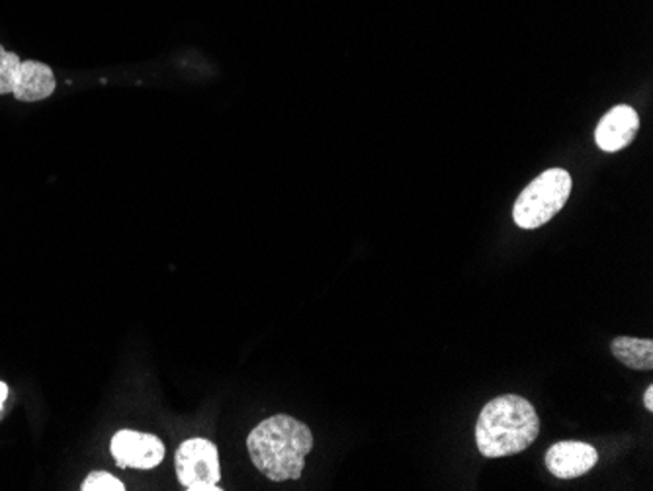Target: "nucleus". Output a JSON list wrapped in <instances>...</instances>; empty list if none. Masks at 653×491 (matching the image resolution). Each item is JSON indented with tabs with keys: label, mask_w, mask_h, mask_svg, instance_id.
I'll list each match as a JSON object with an SVG mask.
<instances>
[{
	"label": "nucleus",
	"mask_w": 653,
	"mask_h": 491,
	"mask_svg": "<svg viewBox=\"0 0 653 491\" xmlns=\"http://www.w3.org/2000/svg\"><path fill=\"white\" fill-rule=\"evenodd\" d=\"M247 448L253 465L268 480H300L306 457L313 450V435L306 423L290 415H275L250 431Z\"/></svg>",
	"instance_id": "obj_1"
},
{
	"label": "nucleus",
	"mask_w": 653,
	"mask_h": 491,
	"mask_svg": "<svg viewBox=\"0 0 653 491\" xmlns=\"http://www.w3.org/2000/svg\"><path fill=\"white\" fill-rule=\"evenodd\" d=\"M540 435V419L523 396L507 394L491 399L475 425L478 450L485 458H505L525 452Z\"/></svg>",
	"instance_id": "obj_2"
},
{
	"label": "nucleus",
	"mask_w": 653,
	"mask_h": 491,
	"mask_svg": "<svg viewBox=\"0 0 653 491\" xmlns=\"http://www.w3.org/2000/svg\"><path fill=\"white\" fill-rule=\"evenodd\" d=\"M574 189L571 174L564 169H550L536 177L516 199L513 220L523 230H536L548 224L568 204Z\"/></svg>",
	"instance_id": "obj_3"
},
{
	"label": "nucleus",
	"mask_w": 653,
	"mask_h": 491,
	"mask_svg": "<svg viewBox=\"0 0 653 491\" xmlns=\"http://www.w3.org/2000/svg\"><path fill=\"white\" fill-rule=\"evenodd\" d=\"M55 90L52 67L40 61H22L0 45V95H14L20 103L45 100Z\"/></svg>",
	"instance_id": "obj_4"
},
{
	"label": "nucleus",
	"mask_w": 653,
	"mask_h": 491,
	"mask_svg": "<svg viewBox=\"0 0 653 491\" xmlns=\"http://www.w3.org/2000/svg\"><path fill=\"white\" fill-rule=\"evenodd\" d=\"M176 478L189 491H220V452L212 440L189 439L174 455Z\"/></svg>",
	"instance_id": "obj_5"
},
{
	"label": "nucleus",
	"mask_w": 653,
	"mask_h": 491,
	"mask_svg": "<svg viewBox=\"0 0 653 491\" xmlns=\"http://www.w3.org/2000/svg\"><path fill=\"white\" fill-rule=\"evenodd\" d=\"M114 460L120 468H136V470H151L163 462V440L139 431H118L110 442Z\"/></svg>",
	"instance_id": "obj_6"
},
{
	"label": "nucleus",
	"mask_w": 653,
	"mask_h": 491,
	"mask_svg": "<svg viewBox=\"0 0 653 491\" xmlns=\"http://www.w3.org/2000/svg\"><path fill=\"white\" fill-rule=\"evenodd\" d=\"M599 462V452L595 447L581 440H561L548 448L546 468L559 480H574L591 472Z\"/></svg>",
	"instance_id": "obj_7"
},
{
	"label": "nucleus",
	"mask_w": 653,
	"mask_h": 491,
	"mask_svg": "<svg viewBox=\"0 0 653 491\" xmlns=\"http://www.w3.org/2000/svg\"><path fill=\"white\" fill-rule=\"evenodd\" d=\"M640 130V116L632 106H617L604 114L595 130V141L607 153H617L630 146Z\"/></svg>",
	"instance_id": "obj_8"
},
{
	"label": "nucleus",
	"mask_w": 653,
	"mask_h": 491,
	"mask_svg": "<svg viewBox=\"0 0 653 491\" xmlns=\"http://www.w3.org/2000/svg\"><path fill=\"white\" fill-rule=\"evenodd\" d=\"M612 354L632 371H652L653 341L636 337H617L611 343Z\"/></svg>",
	"instance_id": "obj_9"
},
{
	"label": "nucleus",
	"mask_w": 653,
	"mask_h": 491,
	"mask_svg": "<svg viewBox=\"0 0 653 491\" xmlns=\"http://www.w3.org/2000/svg\"><path fill=\"white\" fill-rule=\"evenodd\" d=\"M83 491H126V485L114 478L108 472H90L85 482H83Z\"/></svg>",
	"instance_id": "obj_10"
},
{
	"label": "nucleus",
	"mask_w": 653,
	"mask_h": 491,
	"mask_svg": "<svg viewBox=\"0 0 653 491\" xmlns=\"http://www.w3.org/2000/svg\"><path fill=\"white\" fill-rule=\"evenodd\" d=\"M644 405L647 412H653V386H647V389H645Z\"/></svg>",
	"instance_id": "obj_11"
},
{
	"label": "nucleus",
	"mask_w": 653,
	"mask_h": 491,
	"mask_svg": "<svg viewBox=\"0 0 653 491\" xmlns=\"http://www.w3.org/2000/svg\"><path fill=\"white\" fill-rule=\"evenodd\" d=\"M7 397H9V386L4 382H0V405H4Z\"/></svg>",
	"instance_id": "obj_12"
},
{
	"label": "nucleus",
	"mask_w": 653,
	"mask_h": 491,
	"mask_svg": "<svg viewBox=\"0 0 653 491\" xmlns=\"http://www.w3.org/2000/svg\"><path fill=\"white\" fill-rule=\"evenodd\" d=\"M0 417H2V405H0Z\"/></svg>",
	"instance_id": "obj_13"
}]
</instances>
